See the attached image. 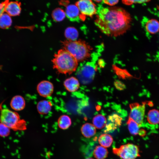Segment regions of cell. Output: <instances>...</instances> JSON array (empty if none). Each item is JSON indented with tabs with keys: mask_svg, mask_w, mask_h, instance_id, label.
Masks as SVG:
<instances>
[{
	"mask_svg": "<svg viewBox=\"0 0 159 159\" xmlns=\"http://www.w3.org/2000/svg\"><path fill=\"white\" fill-rule=\"evenodd\" d=\"M97 14L95 24L107 35L115 37L121 35L130 27L131 16L122 8L100 6Z\"/></svg>",
	"mask_w": 159,
	"mask_h": 159,
	"instance_id": "1",
	"label": "cell"
},
{
	"mask_svg": "<svg viewBox=\"0 0 159 159\" xmlns=\"http://www.w3.org/2000/svg\"><path fill=\"white\" fill-rule=\"evenodd\" d=\"M52 62L54 68L58 73L64 74H72L76 70L78 65L75 58L64 49L55 54Z\"/></svg>",
	"mask_w": 159,
	"mask_h": 159,
	"instance_id": "2",
	"label": "cell"
},
{
	"mask_svg": "<svg viewBox=\"0 0 159 159\" xmlns=\"http://www.w3.org/2000/svg\"><path fill=\"white\" fill-rule=\"evenodd\" d=\"M63 49L70 53L77 62L83 61L89 58L92 49L87 43L81 40H67L62 42Z\"/></svg>",
	"mask_w": 159,
	"mask_h": 159,
	"instance_id": "3",
	"label": "cell"
},
{
	"mask_svg": "<svg viewBox=\"0 0 159 159\" xmlns=\"http://www.w3.org/2000/svg\"><path fill=\"white\" fill-rule=\"evenodd\" d=\"M0 120L1 123L15 130H23L26 129V123L24 120L20 119L18 114L7 108L2 109L1 110Z\"/></svg>",
	"mask_w": 159,
	"mask_h": 159,
	"instance_id": "4",
	"label": "cell"
},
{
	"mask_svg": "<svg viewBox=\"0 0 159 159\" xmlns=\"http://www.w3.org/2000/svg\"><path fill=\"white\" fill-rule=\"evenodd\" d=\"M112 152L122 159H136L140 156L139 147L131 143L121 145L118 148H113Z\"/></svg>",
	"mask_w": 159,
	"mask_h": 159,
	"instance_id": "5",
	"label": "cell"
},
{
	"mask_svg": "<svg viewBox=\"0 0 159 159\" xmlns=\"http://www.w3.org/2000/svg\"><path fill=\"white\" fill-rule=\"evenodd\" d=\"M97 66L94 62H88L80 66L77 72V77L84 84L91 82L94 77Z\"/></svg>",
	"mask_w": 159,
	"mask_h": 159,
	"instance_id": "6",
	"label": "cell"
},
{
	"mask_svg": "<svg viewBox=\"0 0 159 159\" xmlns=\"http://www.w3.org/2000/svg\"><path fill=\"white\" fill-rule=\"evenodd\" d=\"M129 118L137 123L141 127L143 122L145 110V103H135L130 105Z\"/></svg>",
	"mask_w": 159,
	"mask_h": 159,
	"instance_id": "7",
	"label": "cell"
},
{
	"mask_svg": "<svg viewBox=\"0 0 159 159\" xmlns=\"http://www.w3.org/2000/svg\"><path fill=\"white\" fill-rule=\"evenodd\" d=\"M75 4L78 8L80 14L85 17L86 16H92L97 13L95 5L91 0L79 1Z\"/></svg>",
	"mask_w": 159,
	"mask_h": 159,
	"instance_id": "8",
	"label": "cell"
},
{
	"mask_svg": "<svg viewBox=\"0 0 159 159\" xmlns=\"http://www.w3.org/2000/svg\"><path fill=\"white\" fill-rule=\"evenodd\" d=\"M122 118L116 113H113L109 115L104 130L105 133L113 132L121 125Z\"/></svg>",
	"mask_w": 159,
	"mask_h": 159,
	"instance_id": "9",
	"label": "cell"
},
{
	"mask_svg": "<svg viewBox=\"0 0 159 159\" xmlns=\"http://www.w3.org/2000/svg\"><path fill=\"white\" fill-rule=\"evenodd\" d=\"M37 91L41 96L44 97L51 95L54 91V86L51 82L43 80L40 82L37 86Z\"/></svg>",
	"mask_w": 159,
	"mask_h": 159,
	"instance_id": "10",
	"label": "cell"
},
{
	"mask_svg": "<svg viewBox=\"0 0 159 159\" xmlns=\"http://www.w3.org/2000/svg\"><path fill=\"white\" fill-rule=\"evenodd\" d=\"M21 3L17 1H9L7 3L5 9V12L10 16H18L20 14L21 10Z\"/></svg>",
	"mask_w": 159,
	"mask_h": 159,
	"instance_id": "11",
	"label": "cell"
},
{
	"mask_svg": "<svg viewBox=\"0 0 159 159\" xmlns=\"http://www.w3.org/2000/svg\"><path fill=\"white\" fill-rule=\"evenodd\" d=\"M65 12L66 16L71 21H78L80 19V13L76 4L67 5Z\"/></svg>",
	"mask_w": 159,
	"mask_h": 159,
	"instance_id": "12",
	"label": "cell"
},
{
	"mask_svg": "<svg viewBox=\"0 0 159 159\" xmlns=\"http://www.w3.org/2000/svg\"><path fill=\"white\" fill-rule=\"evenodd\" d=\"M10 106L11 108L15 110H21L25 107V100L22 96L19 95H16L12 98Z\"/></svg>",
	"mask_w": 159,
	"mask_h": 159,
	"instance_id": "13",
	"label": "cell"
},
{
	"mask_svg": "<svg viewBox=\"0 0 159 159\" xmlns=\"http://www.w3.org/2000/svg\"><path fill=\"white\" fill-rule=\"evenodd\" d=\"M64 85L66 89L69 92H74L79 88V82L76 78L72 77L66 79L64 82Z\"/></svg>",
	"mask_w": 159,
	"mask_h": 159,
	"instance_id": "14",
	"label": "cell"
},
{
	"mask_svg": "<svg viewBox=\"0 0 159 159\" xmlns=\"http://www.w3.org/2000/svg\"><path fill=\"white\" fill-rule=\"evenodd\" d=\"M52 106V104L50 101L44 100L39 102L37 107V111L40 114L45 115L51 111Z\"/></svg>",
	"mask_w": 159,
	"mask_h": 159,
	"instance_id": "15",
	"label": "cell"
},
{
	"mask_svg": "<svg viewBox=\"0 0 159 159\" xmlns=\"http://www.w3.org/2000/svg\"><path fill=\"white\" fill-rule=\"evenodd\" d=\"M82 134L86 138H90L94 136L96 132V129L92 124L87 123L83 125L81 129Z\"/></svg>",
	"mask_w": 159,
	"mask_h": 159,
	"instance_id": "16",
	"label": "cell"
},
{
	"mask_svg": "<svg viewBox=\"0 0 159 159\" xmlns=\"http://www.w3.org/2000/svg\"><path fill=\"white\" fill-rule=\"evenodd\" d=\"M148 32L152 34H156L159 32V22L155 19H151L147 21L145 25Z\"/></svg>",
	"mask_w": 159,
	"mask_h": 159,
	"instance_id": "17",
	"label": "cell"
},
{
	"mask_svg": "<svg viewBox=\"0 0 159 159\" xmlns=\"http://www.w3.org/2000/svg\"><path fill=\"white\" fill-rule=\"evenodd\" d=\"M147 120L148 123L153 125L159 124V111L156 109L149 110L147 115Z\"/></svg>",
	"mask_w": 159,
	"mask_h": 159,
	"instance_id": "18",
	"label": "cell"
},
{
	"mask_svg": "<svg viewBox=\"0 0 159 159\" xmlns=\"http://www.w3.org/2000/svg\"><path fill=\"white\" fill-rule=\"evenodd\" d=\"M58 127L62 130L68 129L72 124L71 120L67 115H64L61 116L57 121Z\"/></svg>",
	"mask_w": 159,
	"mask_h": 159,
	"instance_id": "19",
	"label": "cell"
},
{
	"mask_svg": "<svg viewBox=\"0 0 159 159\" xmlns=\"http://www.w3.org/2000/svg\"><path fill=\"white\" fill-rule=\"evenodd\" d=\"M98 141L100 144L105 148H108L111 146L113 141L112 137L107 133L101 134L99 137Z\"/></svg>",
	"mask_w": 159,
	"mask_h": 159,
	"instance_id": "20",
	"label": "cell"
},
{
	"mask_svg": "<svg viewBox=\"0 0 159 159\" xmlns=\"http://www.w3.org/2000/svg\"><path fill=\"white\" fill-rule=\"evenodd\" d=\"M108 153L107 149L101 146H96L93 152V155L96 159H105Z\"/></svg>",
	"mask_w": 159,
	"mask_h": 159,
	"instance_id": "21",
	"label": "cell"
},
{
	"mask_svg": "<svg viewBox=\"0 0 159 159\" xmlns=\"http://www.w3.org/2000/svg\"><path fill=\"white\" fill-rule=\"evenodd\" d=\"M92 122L93 125L96 128L100 129L105 127L107 120L104 116L99 114L94 117Z\"/></svg>",
	"mask_w": 159,
	"mask_h": 159,
	"instance_id": "22",
	"label": "cell"
},
{
	"mask_svg": "<svg viewBox=\"0 0 159 159\" xmlns=\"http://www.w3.org/2000/svg\"><path fill=\"white\" fill-rule=\"evenodd\" d=\"M127 123L129 131L130 134L134 135L139 134L140 127L137 123L129 118Z\"/></svg>",
	"mask_w": 159,
	"mask_h": 159,
	"instance_id": "23",
	"label": "cell"
},
{
	"mask_svg": "<svg viewBox=\"0 0 159 159\" xmlns=\"http://www.w3.org/2000/svg\"><path fill=\"white\" fill-rule=\"evenodd\" d=\"M12 21L10 16L6 13H4L0 16V28L7 29L11 26Z\"/></svg>",
	"mask_w": 159,
	"mask_h": 159,
	"instance_id": "24",
	"label": "cell"
},
{
	"mask_svg": "<svg viewBox=\"0 0 159 159\" xmlns=\"http://www.w3.org/2000/svg\"><path fill=\"white\" fill-rule=\"evenodd\" d=\"M65 35L68 40L74 41L76 40L77 39L78 36V33L75 28L70 27L65 29Z\"/></svg>",
	"mask_w": 159,
	"mask_h": 159,
	"instance_id": "25",
	"label": "cell"
},
{
	"mask_svg": "<svg viewBox=\"0 0 159 159\" xmlns=\"http://www.w3.org/2000/svg\"><path fill=\"white\" fill-rule=\"evenodd\" d=\"M65 11L60 8H57L54 10L52 14L53 19L55 21H60L63 20L65 17Z\"/></svg>",
	"mask_w": 159,
	"mask_h": 159,
	"instance_id": "26",
	"label": "cell"
},
{
	"mask_svg": "<svg viewBox=\"0 0 159 159\" xmlns=\"http://www.w3.org/2000/svg\"><path fill=\"white\" fill-rule=\"evenodd\" d=\"M10 128L4 124L0 123V136L6 137L8 136L10 132Z\"/></svg>",
	"mask_w": 159,
	"mask_h": 159,
	"instance_id": "27",
	"label": "cell"
},
{
	"mask_svg": "<svg viewBox=\"0 0 159 159\" xmlns=\"http://www.w3.org/2000/svg\"><path fill=\"white\" fill-rule=\"evenodd\" d=\"M148 0H123L122 2L125 4L127 5L132 4L134 3L141 4L150 1Z\"/></svg>",
	"mask_w": 159,
	"mask_h": 159,
	"instance_id": "28",
	"label": "cell"
},
{
	"mask_svg": "<svg viewBox=\"0 0 159 159\" xmlns=\"http://www.w3.org/2000/svg\"><path fill=\"white\" fill-rule=\"evenodd\" d=\"M114 85L116 88L119 90H122L125 88V85L120 81L116 80L115 82Z\"/></svg>",
	"mask_w": 159,
	"mask_h": 159,
	"instance_id": "29",
	"label": "cell"
},
{
	"mask_svg": "<svg viewBox=\"0 0 159 159\" xmlns=\"http://www.w3.org/2000/svg\"><path fill=\"white\" fill-rule=\"evenodd\" d=\"M9 1L7 0L0 3V16L5 12L6 6Z\"/></svg>",
	"mask_w": 159,
	"mask_h": 159,
	"instance_id": "30",
	"label": "cell"
},
{
	"mask_svg": "<svg viewBox=\"0 0 159 159\" xmlns=\"http://www.w3.org/2000/svg\"><path fill=\"white\" fill-rule=\"evenodd\" d=\"M104 3L110 6H112L117 4L118 0H103L102 1Z\"/></svg>",
	"mask_w": 159,
	"mask_h": 159,
	"instance_id": "31",
	"label": "cell"
},
{
	"mask_svg": "<svg viewBox=\"0 0 159 159\" xmlns=\"http://www.w3.org/2000/svg\"><path fill=\"white\" fill-rule=\"evenodd\" d=\"M146 134V131L145 130L140 129L138 135L141 137L144 136Z\"/></svg>",
	"mask_w": 159,
	"mask_h": 159,
	"instance_id": "32",
	"label": "cell"
},
{
	"mask_svg": "<svg viewBox=\"0 0 159 159\" xmlns=\"http://www.w3.org/2000/svg\"><path fill=\"white\" fill-rule=\"evenodd\" d=\"M95 1L96 2H100L101 1H102V0H95Z\"/></svg>",
	"mask_w": 159,
	"mask_h": 159,
	"instance_id": "33",
	"label": "cell"
},
{
	"mask_svg": "<svg viewBox=\"0 0 159 159\" xmlns=\"http://www.w3.org/2000/svg\"><path fill=\"white\" fill-rule=\"evenodd\" d=\"M85 159H94V158H85Z\"/></svg>",
	"mask_w": 159,
	"mask_h": 159,
	"instance_id": "34",
	"label": "cell"
}]
</instances>
